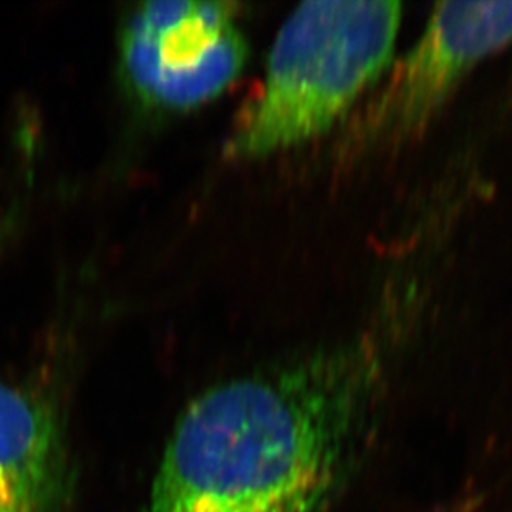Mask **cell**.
Here are the masks:
<instances>
[{
  "label": "cell",
  "instance_id": "cell-1",
  "mask_svg": "<svg viewBox=\"0 0 512 512\" xmlns=\"http://www.w3.org/2000/svg\"><path fill=\"white\" fill-rule=\"evenodd\" d=\"M382 357L324 348L211 388L184 410L146 512H327L372 431Z\"/></svg>",
  "mask_w": 512,
  "mask_h": 512
},
{
  "label": "cell",
  "instance_id": "cell-2",
  "mask_svg": "<svg viewBox=\"0 0 512 512\" xmlns=\"http://www.w3.org/2000/svg\"><path fill=\"white\" fill-rule=\"evenodd\" d=\"M401 4L312 0L279 30L259 97L232 136L239 158L289 150L329 131L392 62Z\"/></svg>",
  "mask_w": 512,
  "mask_h": 512
},
{
  "label": "cell",
  "instance_id": "cell-3",
  "mask_svg": "<svg viewBox=\"0 0 512 512\" xmlns=\"http://www.w3.org/2000/svg\"><path fill=\"white\" fill-rule=\"evenodd\" d=\"M229 2L151 0L121 32L126 80L151 107L188 108L223 92L241 73L246 40Z\"/></svg>",
  "mask_w": 512,
  "mask_h": 512
},
{
  "label": "cell",
  "instance_id": "cell-4",
  "mask_svg": "<svg viewBox=\"0 0 512 512\" xmlns=\"http://www.w3.org/2000/svg\"><path fill=\"white\" fill-rule=\"evenodd\" d=\"M512 42V2H440L373 108V133L408 135L435 116L461 78Z\"/></svg>",
  "mask_w": 512,
  "mask_h": 512
},
{
  "label": "cell",
  "instance_id": "cell-5",
  "mask_svg": "<svg viewBox=\"0 0 512 512\" xmlns=\"http://www.w3.org/2000/svg\"><path fill=\"white\" fill-rule=\"evenodd\" d=\"M60 471V438L49 408L0 382V496L24 511L45 512Z\"/></svg>",
  "mask_w": 512,
  "mask_h": 512
},
{
  "label": "cell",
  "instance_id": "cell-6",
  "mask_svg": "<svg viewBox=\"0 0 512 512\" xmlns=\"http://www.w3.org/2000/svg\"><path fill=\"white\" fill-rule=\"evenodd\" d=\"M0 512H27L24 509H20L19 506H15V504L9 503L7 499L2 498L0 496Z\"/></svg>",
  "mask_w": 512,
  "mask_h": 512
}]
</instances>
